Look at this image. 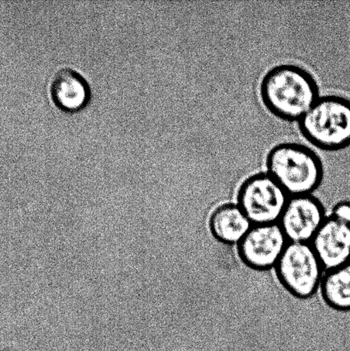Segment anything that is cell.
I'll use <instances>...</instances> for the list:
<instances>
[{"instance_id": "1", "label": "cell", "mask_w": 350, "mask_h": 351, "mask_svg": "<svg viewBox=\"0 0 350 351\" xmlns=\"http://www.w3.org/2000/svg\"><path fill=\"white\" fill-rule=\"evenodd\" d=\"M263 105L276 118L299 122L320 99V89L310 71L284 64L271 69L260 86Z\"/></svg>"}, {"instance_id": "2", "label": "cell", "mask_w": 350, "mask_h": 351, "mask_svg": "<svg viewBox=\"0 0 350 351\" xmlns=\"http://www.w3.org/2000/svg\"><path fill=\"white\" fill-rule=\"evenodd\" d=\"M266 168L267 173L290 196L313 195L324 178L321 157L299 143H284L273 147L267 154Z\"/></svg>"}, {"instance_id": "3", "label": "cell", "mask_w": 350, "mask_h": 351, "mask_svg": "<svg viewBox=\"0 0 350 351\" xmlns=\"http://www.w3.org/2000/svg\"><path fill=\"white\" fill-rule=\"evenodd\" d=\"M304 138L325 152L350 145V99L340 95L320 97L299 121Z\"/></svg>"}, {"instance_id": "4", "label": "cell", "mask_w": 350, "mask_h": 351, "mask_svg": "<svg viewBox=\"0 0 350 351\" xmlns=\"http://www.w3.org/2000/svg\"><path fill=\"white\" fill-rule=\"evenodd\" d=\"M323 270L310 243L289 242L275 267L280 284L300 299L310 298L316 293Z\"/></svg>"}, {"instance_id": "5", "label": "cell", "mask_w": 350, "mask_h": 351, "mask_svg": "<svg viewBox=\"0 0 350 351\" xmlns=\"http://www.w3.org/2000/svg\"><path fill=\"white\" fill-rule=\"evenodd\" d=\"M290 196L267 173L250 176L238 193V204L255 225L279 223Z\"/></svg>"}, {"instance_id": "6", "label": "cell", "mask_w": 350, "mask_h": 351, "mask_svg": "<svg viewBox=\"0 0 350 351\" xmlns=\"http://www.w3.org/2000/svg\"><path fill=\"white\" fill-rule=\"evenodd\" d=\"M289 243L279 223L255 225L238 243L239 257L253 270L275 268Z\"/></svg>"}, {"instance_id": "7", "label": "cell", "mask_w": 350, "mask_h": 351, "mask_svg": "<svg viewBox=\"0 0 350 351\" xmlns=\"http://www.w3.org/2000/svg\"><path fill=\"white\" fill-rule=\"evenodd\" d=\"M325 219L320 199L303 195L290 196L279 223L289 242L311 243Z\"/></svg>"}, {"instance_id": "8", "label": "cell", "mask_w": 350, "mask_h": 351, "mask_svg": "<svg viewBox=\"0 0 350 351\" xmlns=\"http://www.w3.org/2000/svg\"><path fill=\"white\" fill-rule=\"evenodd\" d=\"M311 245L324 269L330 271L350 263V225L329 217L315 234Z\"/></svg>"}, {"instance_id": "9", "label": "cell", "mask_w": 350, "mask_h": 351, "mask_svg": "<svg viewBox=\"0 0 350 351\" xmlns=\"http://www.w3.org/2000/svg\"><path fill=\"white\" fill-rule=\"evenodd\" d=\"M50 93L55 104L68 112L84 108L90 97L88 82L71 68H62L55 72L51 80Z\"/></svg>"}, {"instance_id": "10", "label": "cell", "mask_w": 350, "mask_h": 351, "mask_svg": "<svg viewBox=\"0 0 350 351\" xmlns=\"http://www.w3.org/2000/svg\"><path fill=\"white\" fill-rule=\"evenodd\" d=\"M252 226L253 223L236 203H226L218 206L208 220L212 237L229 245H238Z\"/></svg>"}, {"instance_id": "11", "label": "cell", "mask_w": 350, "mask_h": 351, "mask_svg": "<svg viewBox=\"0 0 350 351\" xmlns=\"http://www.w3.org/2000/svg\"><path fill=\"white\" fill-rule=\"evenodd\" d=\"M321 295L329 307L350 311V263L327 271L322 278Z\"/></svg>"}, {"instance_id": "12", "label": "cell", "mask_w": 350, "mask_h": 351, "mask_svg": "<svg viewBox=\"0 0 350 351\" xmlns=\"http://www.w3.org/2000/svg\"><path fill=\"white\" fill-rule=\"evenodd\" d=\"M331 217L350 225V202L341 201L332 209Z\"/></svg>"}, {"instance_id": "13", "label": "cell", "mask_w": 350, "mask_h": 351, "mask_svg": "<svg viewBox=\"0 0 350 351\" xmlns=\"http://www.w3.org/2000/svg\"><path fill=\"white\" fill-rule=\"evenodd\" d=\"M10 220L13 228H18L23 223L22 213L19 211L12 213V215H10Z\"/></svg>"}]
</instances>
